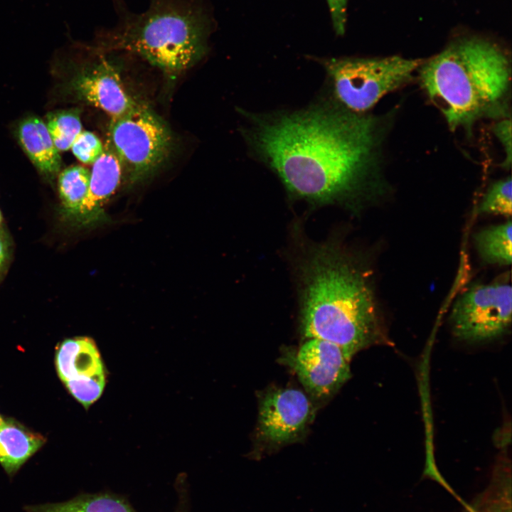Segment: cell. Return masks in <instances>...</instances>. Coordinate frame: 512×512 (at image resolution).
<instances>
[{
  "mask_svg": "<svg viewBox=\"0 0 512 512\" xmlns=\"http://www.w3.org/2000/svg\"><path fill=\"white\" fill-rule=\"evenodd\" d=\"M26 512H136L123 497L110 493L85 494L60 503L26 506Z\"/></svg>",
  "mask_w": 512,
  "mask_h": 512,
  "instance_id": "cell-15",
  "label": "cell"
},
{
  "mask_svg": "<svg viewBox=\"0 0 512 512\" xmlns=\"http://www.w3.org/2000/svg\"><path fill=\"white\" fill-rule=\"evenodd\" d=\"M423 61L398 55L333 58L324 61V67L336 104L365 114L385 95L408 84Z\"/></svg>",
  "mask_w": 512,
  "mask_h": 512,
  "instance_id": "cell-5",
  "label": "cell"
},
{
  "mask_svg": "<svg viewBox=\"0 0 512 512\" xmlns=\"http://www.w3.org/2000/svg\"><path fill=\"white\" fill-rule=\"evenodd\" d=\"M3 421H4V419H3V417L0 415V425L2 424Z\"/></svg>",
  "mask_w": 512,
  "mask_h": 512,
  "instance_id": "cell-24",
  "label": "cell"
},
{
  "mask_svg": "<svg viewBox=\"0 0 512 512\" xmlns=\"http://www.w3.org/2000/svg\"><path fill=\"white\" fill-rule=\"evenodd\" d=\"M299 267L301 329L307 338L338 346L351 361L388 341L368 278L336 245H319Z\"/></svg>",
  "mask_w": 512,
  "mask_h": 512,
  "instance_id": "cell-2",
  "label": "cell"
},
{
  "mask_svg": "<svg viewBox=\"0 0 512 512\" xmlns=\"http://www.w3.org/2000/svg\"><path fill=\"white\" fill-rule=\"evenodd\" d=\"M511 183V176L494 183L480 202L478 212L483 214L511 217L512 212Z\"/></svg>",
  "mask_w": 512,
  "mask_h": 512,
  "instance_id": "cell-19",
  "label": "cell"
},
{
  "mask_svg": "<svg viewBox=\"0 0 512 512\" xmlns=\"http://www.w3.org/2000/svg\"><path fill=\"white\" fill-rule=\"evenodd\" d=\"M17 137L23 150L33 165L43 174L54 176L60 169L61 159L46 122L31 116L21 121Z\"/></svg>",
  "mask_w": 512,
  "mask_h": 512,
  "instance_id": "cell-13",
  "label": "cell"
},
{
  "mask_svg": "<svg viewBox=\"0 0 512 512\" xmlns=\"http://www.w3.org/2000/svg\"><path fill=\"white\" fill-rule=\"evenodd\" d=\"M417 71L422 89L452 130L470 133L480 119L510 117V63L488 41L455 42Z\"/></svg>",
  "mask_w": 512,
  "mask_h": 512,
  "instance_id": "cell-3",
  "label": "cell"
},
{
  "mask_svg": "<svg viewBox=\"0 0 512 512\" xmlns=\"http://www.w3.org/2000/svg\"><path fill=\"white\" fill-rule=\"evenodd\" d=\"M307 339L291 358V365L308 393L316 398H327L350 378V360L334 343Z\"/></svg>",
  "mask_w": 512,
  "mask_h": 512,
  "instance_id": "cell-10",
  "label": "cell"
},
{
  "mask_svg": "<svg viewBox=\"0 0 512 512\" xmlns=\"http://www.w3.org/2000/svg\"><path fill=\"white\" fill-rule=\"evenodd\" d=\"M510 284H477L456 301L450 315L454 335L467 342H481L506 334L511 324Z\"/></svg>",
  "mask_w": 512,
  "mask_h": 512,
  "instance_id": "cell-7",
  "label": "cell"
},
{
  "mask_svg": "<svg viewBox=\"0 0 512 512\" xmlns=\"http://www.w3.org/2000/svg\"><path fill=\"white\" fill-rule=\"evenodd\" d=\"M109 134L108 142L131 182L142 181L154 173L171 151L169 129L155 114L141 105L127 115L112 119Z\"/></svg>",
  "mask_w": 512,
  "mask_h": 512,
  "instance_id": "cell-6",
  "label": "cell"
},
{
  "mask_svg": "<svg viewBox=\"0 0 512 512\" xmlns=\"http://www.w3.org/2000/svg\"><path fill=\"white\" fill-rule=\"evenodd\" d=\"M122 172L121 163L107 142L102 155L92 164L88 193L76 220L79 224L107 220L103 206L117 189Z\"/></svg>",
  "mask_w": 512,
  "mask_h": 512,
  "instance_id": "cell-12",
  "label": "cell"
},
{
  "mask_svg": "<svg viewBox=\"0 0 512 512\" xmlns=\"http://www.w3.org/2000/svg\"><path fill=\"white\" fill-rule=\"evenodd\" d=\"M46 127L59 151H67L82 131L79 111L63 110L49 113Z\"/></svg>",
  "mask_w": 512,
  "mask_h": 512,
  "instance_id": "cell-18",
  "label": "cell"
},
{
  "mask_svg": "<svg viewBox=\"0 0 512 512\" xmlns=\"http://www.w3.org/2000/svg\"><path fill=\"white\" fill-rule=\"evenodd\" d=\"M6 257V245L4 240L0 236V268Z\"/></svg>",
  "mask_w": 512,
  "mask_h": 512,
  "instance_id": "cell-23",
  "label": "cell"
},
{
  "mask_svg": "<svg viewBox=\"0 0 512 512\" xmlns=\"http://www.w3.org/2000/svg\"><path fill=\"white\" fill-rule=\"evenodd\" d=\"M90 177V171L82 166H70L58 177V189L63 207L75 221L88 193Z\"/></svg>",
  "mask_w": 512,
  "mask_h": 512,
  "instance_id": "cell-17",
  "label": "cell"
},
{
  "mask_svg": "<svg viewBox=\"0 0 512 512\" xmlns=\"http://www.w3.org/2000/svg\"><path fill=\"white\" fill-rule=\"evenodd\" d=\"M382 121L321 103L255 116L245 137L291 196L319 205L348 203L378 183Z\"/></svg>",
  "mask_w": 512,
  "mask_h": 512,
  "instance_id": "cell-1",
  "label": "cell"
},
{
  "mask_svg": "<svg viewBox=\"0 0 512 512\" xmlns=\"http://www.w3.org/2000/svg\"><path fill=\"white\" fill-rule=\"evenodd\" d=\"M55 366L68 392L85 408L101 397L107 373L92 338L78 336L63 341L56 351Z\"/></svg>",
  "mask_w": 512,
  "mask_h": 512,
  "instance_id": "cell-8",
  "label": "cell"
},
{
  "mask_svg": "<svg viewBox=\"0 0 512 512\" xmlns=\"http://www.w3.org/2000/svg\"><path fill=\"white\" fill-rule=\"evenodd\" d=\"M312 415L311 404L302 391L294 388L272 390L260 402V439L271 446L295 442L305 432Z\"/></svg>",
  "mask_w": 512,
  "mask_h": 512,
  "instance_id": "cell-9",
  "label": "cell"
},
{
  "mask_svg": "<svg viewBox=\"0 0 512 512\" xmlns=\"http://www.w3.org/2000/svg\"><path fill=\"white\" fill-rule=\"evenodd\" d=\"M116 67L104 56L71 80L70 91L80 100L103 110L112 119L129 114L140 105L126 91Z\"/></svg>",
  "mask_w": 512,
  "mask_h": 512,
  "instance_id": "cell-11",
  "label": "cell"
},
{
  "mask_svg": "<svg viewBox=\"0 0 512 512\" xmlns=\"http://www.w3.org/2000/svg\"><path fill=\"white\" fill-rule=\"evenodd\" d=\"M328 2L334 28L337 34L342 35L345 31L348 0H326Z\"/></svg>",
  "mask_w": 512,
  "mask_h": 512,
  "instance_id": "cell-22",
  "label": "cell"
},
{
  "mask_svg": "<svg viewBox=\"0 0 512 512\" xmlns=\"http://www.w3.org/2000/svg\"><path fill=\"white\" fill-rule=\"evenodd\" d=\"M70 149L82 163L93 164L102 155L104 147L100 139L92 132L82 131L73 143Z\"/></svg>",
  "mask_w": 512,
  "mask_h": 512,
  "instance_id": "cell-20",
  "label": "cell"
},
{
  "mask_svg": "<svg viewBox=\"0 0 512 512\" xmlns=\"http://www.w3.org/2000/svg\"><path fill=\"white\" fill-rule=\"evenodd\" d=\"M512 223L506 222L489 227L474 236L475 245L481 259L489 264L508 265L511 263Z\"/></svg>",
  "mask_w": 512,
  "mask_h": 512,
  "instance_id": "cell-16",
  "label": "cell"
},
{
  "mask_svg": "<svg viewBox=\"0 0 512 512\" xmlns=\"http://www.w3.org/2000/svg\"><path fill=\"white\" fill-rule=\"evenodd\" d=\"M1 212H0V223H1Z\"/></svg>",
  "mask_w": 512,
  "mask_h": 512,
  "instance_id": "cell-25",
  "label": "cell"
},
{
  "mask_svg": "<svg viewBox=\"0 0 512 512\" xmlns=\"http://www.w3.org/2000/svg\"><path fill=\"white\" fill-rule=\"evenodd\" d=\"M492 131L501 144L505 153L502 166L510 168L511 164V117L501 119L494 126Z\"/></svg>",
  "mask_w": 512,
  "mask_h": 512,
  "instance_id": "cell-21",
  "label": "cell"
},
{
  "mask_svg": "<svg viewBox=\"0 0 512 512\" xmlns=\"http://www.w3.org/2000/svg\"><path fill=\"white\" fill-rule=\"evenodd\" d=\"M210 18L199 0H150L140 14L124 13L101 34L106 50L137 55L169 74H177L206 52Z\"/></svg>",
  "mask_w": 512,
  "mask_h": 512,
  "instance_id": "cell-4",
  "label": "cell"
},
{
  "mask_svg": "<svg viewBox=\"0 0 512 512\" xmlns=\"http://www.w3.org/2000/svg\"><path fill=\"white\" fill-rule=\"evenodd\" d=\"M45 438L13 420H4L0 425V464L9 476L45 443Z\"/></svg>",
  "mask_w": 512,
  "mask_h": 512,
  "instance_id": "cell-14",
  "label": "cell"
},
{
  "mask_svg": "<svg viewBox=\"0 0 512 512\" xmlns=\"http://www.w3.org/2000/svg\"><path fill=\"white\" fill-rule=\"evenodd\" d=\"M474 512H476V511H475L474 510Z\"/></svg>",
  "mask_w": 512,
  "mask_h": 512,
  "instance_id": "cell-26",
  "label": "cell"
}]
</instances>
